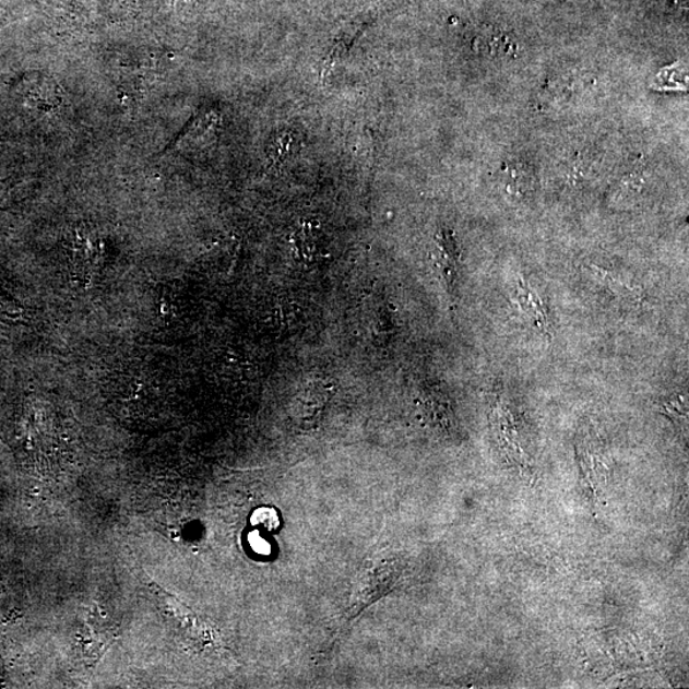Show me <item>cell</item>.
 <instances>
[{"instance_id": "obj_1", "label": "cell", "mask_w": 689, "mask_h": 689, "mask_svg": "<svg viewBox=\"0 0 689 689\" xmlns=\"http://www.w3.org/2000/svg\"><path fill=\"white\" fill-rule=\"evenodd\" d=\"M14 93L28 109L49 114L63 105V91L55 79L39 72H32L17 81Z\"/></svg>"}, {"instance_id": "obj_2", "label": "cell", "mask_w": 689, "mask_h": 689, "mask_svg": "<svg viewBox=\"0 0 689 689\" xmlns=\"http://www.w3.org/2000/svg\"><path fill=\"white\" fill-rule=\"evenodd\" d=\"M370 22H372V17L366 14V16L352 21L351 24H347L341 29L335 41H333L328 57L323 60L321 66V79L324 80L328 78L332 68L349 52L354 43L358 40V37L365 32Z\"/></svg>"}, {"instance_id": "obj_3", "label": "cell", "mask_w": 689, "mask_h": 689, "mask_svg": "<svg viewBox=\"0 0 689 689\" xmlns=\"http://www.w3.org/2000/svg\"><path fill=\"white\" fill-rule=\"evenodd\" d=\"M217 122V111L203 106L183 127V130L177 134V138L165 147V153H170V151L188 145V143H193L206 138L207 134L215 130Z\"/></svg>"}, {"instance_id": "obj_4", "label": "cell", "mask_w": 689, "mask_h": 689, "mask_svg": "<svg viewBox=\"0 0 689 689\" xmlns=\"http://www.w3.org/2000/svg\"><path fill=\"white\" fill-rule=\"evenodd\" d=\"M518 297L522 312L526 316L530 323L536 330H539L544 336L549 335V324L547 313H545L543 301L539 295L530 286L524 278H519Z\"/></svg>"}, {"instance_id": "obj_5", "label": "cell", "mask_w": 689, "mask_h": 689, "mask_svg": "<svg viewBox=\"0 0 689 689\" xmlns=\"http://www.w3.org/2000/svg\"><path fill=\"white\" fill-rule=\"evenodd\" d=\"M297 149L298 139L295 138V134L292 131L282 132L272 140L270 147V161L274 163L286 162L287 158L294 155L295 150Z\"/></svg>"}, {"instance_id": "obj_6", "label": "cell", "mask_w": 689, "mask_h": 689, "mask_svg": "<svg viewBox=\"0 0 689 689\" xmlns=\"http://www.w3.org/2000/svg\"><path fill=\"white\" fill-rule=\"evenodd\" d=\"M590 272L594 275L597 282H601L604 286H607L608 289L620 297H635L639 295V292L634 289V287L628 285V283L622 282L618 276L613 275V272L596 268L594 264L589 268Z\"/></svg>"}, {"instance_id": "obj_7", "label": "cell", "mask_w": 689, "mask_h": 689, "mask_svg": "<svg viewBox=\"0 0 689 689\" xmlns=\"http://www.w3.org/2000/svg\"><path fill=\"white\" fill-rule=\"evenodd\" d=\"M3 188H0V199H2Z\"/></svg>"}]
</instances>
